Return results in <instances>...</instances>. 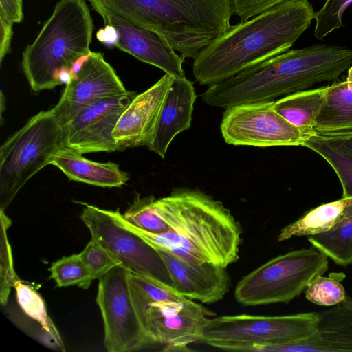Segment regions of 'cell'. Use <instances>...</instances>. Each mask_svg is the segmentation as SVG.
I'll return each mask as SVG.
<instances>
[{"mask_svg": "<svg viewBox=\"0 0 352 352\" xmlns=\"http://www.w3.org/2000/svg\"><path fill=\"white\" fill-rule=\"evenodd\" d=\"M318 313L263 316L240 314L210 318L199 342L226 351L252 344H284L309 338L316 331Z\"/></svg>", "mask_w": 352, "mask_h": 352, "instance_id": "obj_8", "label": "cell"}, {"mask_svg": "<svg viewBox=\"0 0 352 352\" xmlns=\"http://www.w3.org/2000/svg\"><path fill=\"white\" fill-rule=\"evenodd\" d=\"M315 333L294 343L267 344L265 352H352V304L318 312Z\"/></svg>", "mask_w": 352, "mask_h": 352, "instance_id": "obj_18", "label": "cell"}, {"mask_svg": "<svg viewBox=\"0 0 352 352\" xmlns=\"http://www.w3.org/2000/svg\"><path fill=\"white\" fill-rule=\"evenodd\" d=\"M49 270L50 278L60 287L76 285L87 289L94 280L79 254L57 260Z\"/></svg>", "mask_w": 352, "mask_h": 352, "instance_id": "obj_28", "label": "cell"}, {"mask_svg": "<svg viewBox=\"0 0 352 352\" xmlns=\"http://www.w3.org/2000/svg\"><path fill=\"white\" fill-rule=\"evenodd\" d=\"M327 89V86L285 96L274 101V109L307 139L314 135L315 120L323 105Z\"/></svg>", "mask_w": 352, "mask_h": 352, "instance_id": "obj_22", "label": "cell"}, {"mask_svg": "<svg viewBox=\"0 0 352 352\" xmlns=\"http://www.w3.org/2000/svg\"><path fill=\"white\" fill-rule=\"evenodd\" d=\"M314 131L320 136L352 133V82L345 80L327 86Z\"/></svg>", "mask_w": 352, "mask_h": 352, "instance_id": "obj_21", "label": "cell"}, {"mask_svg": "<svg viewBox=\"0 0 352 352\" xmlns=\"http://www.w3.org/2000/svg\"><path fill=\"white\" fill-rule=\"evenodd\" d=\"M286 0H231L232 14L245 21Z\"/></svg>", "mask_w": 352, "mask_h": 352, "instance_id": "obj_33", "label": "cell"}, {"mask_svg": "<svg viewBox=\"0 0 352 352\" xmlns=\"http://www.w3.org/2000/svg\"><path fill=\"white\" fill-rule=\"evenodd\" d=\"M129 272L120 265L98 279L96 300L104 322V344L109 352H130L155 346L133 305Z\"/></svg>", "mask_w": 352, "mask_h": 352, "instance_id": "obj_10", "label": "cell"}, {"mask_svg": "<svg viewBox=\"0 0 352 352\" xmlns=\"http://www.w3.org/2000/svg\"><path fill=\"white\" fill-rule=\"evenodd\" d=\"M97 39L108 47L116 46L119 39V32L112 25L105 24L96 32Z\"/></svg>", "mask_w": 352, "mask_h": 352, "instance_id": "obj_36", "label": "cell"}, {"mask_svg": "<svg viewBox=\"0 0 352 352\" xmlns=\"http://www.w3.org/2000/svg\"><path fill=\"white\" fill-rule=\"evenodd\" d=\"M352 198L322 204L284 227L278 234L279 242L294 236H313L329 231L346 214Z\"/></svg>", "mask_w": 352, "mask_h": 352, "instance_id": "obj_23", "label": "cell"}, {"mask_svg": "<svg viewBox=\"0 0 352 352\" xmlns=\"http://www.w3.org/2000/svg\"><path fill=\"white\" fill-rule=\"evenodd\" d=\"M351 64L352 50L346 47L316 44L289 50L209 86L202 100L223 109L275 101L316 83L337 80Z\"/></svg>", "mask_w": 352, "mask_h": 352, "instance_id": "obj_3", "label": "cell"}, {"mask_svg": "<svg viewBox=\"0 0 352 352\" xmlns=\"http://www.w3.org/2000/svg\"><path fill=\"white\" fill-rule=\"evenodd\" d=\"M96 12L105 24L113 25L118 31L117 48L173 77L185 76L182 67L184 58L157 34L135 26L107 9Z\"/></svg>", "mask_w": 352, "mask_h": 352, "instance_id": "obj_16", "label": "cell"}, {"mask_svg": "<svg viewBox=\"0 0 352 352\" xmlns=\"http://www.w3.org/2000/svg\"><path fill=\"white\" fill-rule=\"evenodd\" d=\"M322 137L327 141L342 147L352 155V133Z\"/></svg>", "mask_w": 352, "mask_h": 352, "instance_id": "obj_37", "label": "cell"}, {"mask_svg": "<svg viewBox=\"0 0 352 352\" xmlns=\"http://www.w3.org/2000/svg\"><path fill=\"white\" fill-rule=\"evenodd\" d=\"M197 98L193 82L184 77H173L148 148L164 158L174 138L190 128Z\"/></svg>", "mask_w": 352, "mask_h": 352, "instance_id": "obj_19", "label": "cell"}, {"mask_svg": "<svg viewBox=\"0 0 352 352\" xmlns=\"http://www.w3.org/2000/svg\"><path fill=\"white\" fill-rule=\"evenodd\" d=\"M305 297L314 304L332 306L344 302L346 293L338 280L320 275L306 288Z\"/></svg>", "mask_w": 352, "mask_h": 352, "instance_id": "obj_30", "label": "cell"}, {"mask_svg": "<svg viewBox=\"0 0 352 352\" xmlns=\"http://www.w3.org/2000/svg\"><path fill=\"white\" fill-rule=\"evenodd\" d=\"M13 23L0 16V63L10 52Z\"/></svg>", "mask_w": 352, "mask_h": 352, "instance_id": "obj_35", "label": "cell"}, {"mask_svg": "<svg viewBox=\"0 0 352 352\" xmlns=\"http://www.w3.org/2000/svg\"><path fill=\"white\" fill-rule=\"evenodd\" d=\"M51 164L60 169L70 180L100 187H121L129 179L113 162H96L85 158L72 149L62 147L52 157Z\"/></svg>", "mask_w": 352, "mask_h": 352, "instance_id": "obj_20", "label": "cell"}, {"mask_svg": "<svg viewBox=\"0 0 352 352\" xmlns=\"http://www.w3.org/2000/svg\"><path fill=\"white\" fill-rule=\"evenodd\" d=\"M14 289L21 309L39 326L41 331V342L51 349L65 351L63 339L48 316L45 301L36 289L19 278L15 282Z\"/></svg>", "mask_w": 352, "mask_h": 352, "instance_id": "obj_24", "label": "cell"}, {"mask_svg": "<svg viewBox=\"0 0 352 352\" xmlns=\"http://www.w3.org/2000/svg\"><path fill=\"white\" fill-rule=\"evenodd\" d=\"M314 16L308 0H286L231 25L193 59L196 81L209 87L287 52Z\"/></svg>", "mask_w": 352, "mask_h": 352, "instance_id": "obj_2", "label": "cell"}, {"mask_svg": "<svg viewBox=\"0 0 352 352\" xmlns=\"http://www.w3.org/2000/svg\"><path fill=\"white\" fill-rule=\"evenodd\" d=\"M85 206L80 218L94 239L116 255L121 265L133 274L173 287L166 265L157 249L122 226L113 210Z\"/></svg>", "mask_w": 352, "mask_h": 352, "instance_id": "obj_9", "label": "cell"}, {"mask_svg": "<svg viewBox=\"0 0 352 352\" xmlns=\"http://www.w3.org/2000/svg\"><path fill=\"white\" fill-rule=\"evenodd\" d=\"M155 206L168 226L164 233L140 229L128 222L119 209L113 212L122 226L155 249L186 262L227 267L238 261L242 230L221 202L200 190L177 188L156 199Z\"/></svg>", "mask_w": 352, "mask_h": 352, "instance_id": "obj_1", "label": "cell"}, {"mask_svg": "<svg viewBox=\"0 0 352 352\" xmlns=\"http://www.w3.org/2000/svg\"><path fill=\"white\" fill-rule=\"evenodd\" d=\"M157 251L169 272L173 287L186 298L210 304L222 300L229 292L231 281L226 267L210 263H188Z\"/></svg>", "mask_w": 352, "mask_h": 352, "instance_id": "obj_17", "label": "cell"}, {"mask_svg": "<svg viewBox=\"0 0 352 352\" xmlns=\"http://www.w3.org/2000/svg\"><path fill=\"white\" fill-rule=\"evenodd\" d=\"M1 218V268H0V302L6 305L12 287L19 279L13 267L12 250L7 236V230L11 220L4 210H0Z\"/></svg>", "mask_w": 352, "mask_h": 352, "instance_id": "obj_29", "label": "cell"}, {"mask_svg": "<svg viewBox=\"0 0 352 352\" xmlns=\"http://www.w3.org/2000/svg\"><path fill=\"white\" fill-rule=\"evenodd\" d=\"M157 34L185 58L194 59L230 25L231 0H88Z\"/></svg>", "mask_w": 352, "mask_h": 352, "instance_id": "obj_4", "label": "cell"}, {"mask_svg": "<svg viewBox=\"0 0 352 352\" xmlns=\"http://www.w3.org/2000/svg\"><path fill=\"white\" fill-rule=\"evenodd\" d=\"M173 77L165 74L149 89L136 95L123 111L112 133L120 151L151 145Z\"/></svg>", "mask_w": 352, "mask_h": 352, "instance_id": "obj_15", "label": "cell"}, {"mask_svg": "<svg viewBox=\"0 0 352 352\" xmlns=\"http://www.w3.org/2000/svg\"><path fill=\"white\" fill-rule=\"evenodd\" d=\"M274 102L245 103L226 109L221 123L225 142L256 147L302 146L306 138L274 109Z\"/></svg>", "mask_w": 352, "mask_h": 352, "instance_id": "obj_11", "label": "cell"}, {"mask_svg": "<svg viewBox=\"0 0 352 352\" xmlns=\"http://www.w3.org/2000/svg\"><path fill=\"white\" fill-rule=\"evenodd\" d=\"M136 96L133 91L107 97L87 106L62 126V146L80 154L120 151L113 131Z\"/></svg>", "mask_w": 352, "mask_h": 352, "instance_id": "obj_13", "label": "cell"}, {"mask_svg": "<svg viewBox=\"0 0 352 352\" xmlns=\"http://www.w3.org/2000/svg\"><path fill=\"white\" fill-rule=\"evenodd\" d=\"M129 92L104 54L91 51L89 59L72 76L53 109L63 126L90 104Z\"/></svg>", "mask_w": 352, "mask_h": 352, "instance_id": "obj_14", "label": "cell"}, {"mask_svg": "<svg viewBox=\"0 0 352 352\" xmlns=\"http://www.w3.org/2000/svg\"><path fill=\"white\" fill-rule=\"evenodd\" d=\"M347 82H352V66L348 70L347 77L346 79Z\"/></svg>", "mask_w": 352, "mask_h": 352, "instance_id": "obj_38", "label": "cell"}, {"mask_svg": "<svg viewBox=\"0 0 352 352\" xmlns=\"http://www.w3.org/2000/svg\"><path fill=\"white\" fill-rule=\"evenodd\" d=\"M302 146L313 150L327 161L340 179L342 198H352V155L316 134L305 139Z\"/></svg>", "mask_w": 352, "mask_h": 352, "instance_id": "obj_26", "label": "cell"}, {"mask_svg": "<svg viewBox=\"0 0 352 352\" xmlns=\"http://www.w3.org/2000/svg\"><path fill=\"white\" fill-rule=\"evenodd\" d=\"M328 256L314 246L278 255L244 276L235 300L244 306L289 302L328 270Z\"/></svg>", "mask_w": 352, "mask_h": 352, "instance_id": "obj_7", "label": "cell"}, {"mask_svg": "<svg viewBox=\"0 0 352 352\" xmlns=\"http://www.w3.org/2000/svg\"><path fill=\"white\" fill-rule=\"evenodd\" d=\"M62 125L52 108L32 117L0 148V210L62 146Z\"/></svg>", "mask_w": 352, "mask_h": 352, "instance_id": "obj_6", "label": "cell"}, {"mask_svg": "<svg viewBox=\"0 0 352 352\" xmlns=\"http://www.w3.org/2000/svg\"><path fill=\"white\" fill-rule=\"evenodd\" d=\"M148 337L164 351H189L188 345L199 342L203 329L214 316L193 300L177 298L152 302L138 314Z\"/></svg>", "mask_w": 352, "mask_h": 352, "instance_id": "obj_12", "label": "cell"}, {"mask_svg": "<svg viewBox=\"0 0 352 352\" xmlns=\"http://www.w3.org/2000/svg\"><path fill=\"white\" fill-rule=\"evenodd\" d=\"M328 258L343 267L352 264V199L346 216L327 232L307 238Z\"/></svg>", "mask_w": 352, "mask_h": 352, "instance_id": "obj_25", "label": "cell"}, {"mask_svg": "<svg viewBox=\"0 0 352 352\" xmlns=\"http://www.w3.org/2000/svg\"><path fill=\"white\" fill-rule=\"evenodd\" d=\"M155 200L153 196L141 197L137 195L123 217L128 222L143 230L154 234L167 232L168 226L159 214Z\"/></svg>", "mask_w": 352, "mask_h": 352, "instance_id": "obj_27", "label": "cell"}, {"mask_svg": "<svg viewBox=\"0 0 352 352\" xmlns=\"http://www.w3.org/2000/svg\"><path fill=\"white\" fill-rule=\"evenodd\" d=\"M0 16L14 23L23 19L22 0H0Z\"/></svg>", "mask_w": 352, "mask_h": 352, "instance_id": "obj_34", "label": "cell"}, {"mask_svg": "<svg viewBox=\"0 0 352 352\" xmlns=\"http://www.w3.org/2000/svg\"><path fill=\"white\" fill-rule=\"evenodd\" d=\"M351 3L352 0H327L321 9L315 12V37L322 40L334 30L341 28L342 15Z\"/></svg>", "mask_w": 352, "mask_h": 352, "instance_id": "obj_32", "label": "cell"}, {"mask_svg": "<svg viewBox=\"0 0 352 352\" xmlns=\"http://www.w3.org/2000/svg\"><path fill=\"white\" fill-rule=\"evenodd\" d=\"M79 254L93 280L99 279L112 268L121 265L116 255L91 239Z\"/></svg>", "mask_w": 352, "mask_h": 352, "instance_id": "obj_31", "label": "cell"}, {"mask_svg": "<svg viewBox=\"0 0 352 352\" xmlns=\"http://www.w3.org/2000/svg\"><path fill=\"white\" fill-rule=\"evenodd\" d=\"M94 23L85 0H59L23 53L21 67L36 92L60 85L61 73L88 54Z\"/></svg>", "mask_w": 352, "mask_h": 352, "instance_id": "obj_5", "label": "cell"}]
</instances>
